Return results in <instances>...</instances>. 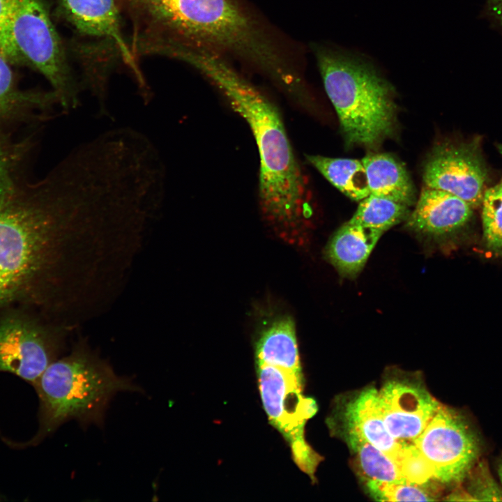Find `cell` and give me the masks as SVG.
I'll return each instance as SVG.
<instances>
[{"instance_id":"obj_12","label":"cell","mask_w":502,"mask_h":502,"mask_svg":"<svg viewBox=\"0 0 502 502\" xmlns=\"http://www.w3.org/2000/svg\"><path fill=\"white\" fill-rule=\"evenodd\" d=\"M378 393L385 425L400 443H413L442 405L418 377L403 372L386 379Z\"/></svg>"},{"instance_id":"obj_15","label":"cell","mask_w":502,"mask_h":502,"mask_svg":"<svg viewBox=\"0 0 502 502\" xmlns=\"http://www.w3.org/2000/svg\"><path fill=\"white\" fill-rule=\"evenodd\" d=\"M473 209L452 194L425 185L407 217V225L416 232L445 235L463 227L471 218Z\"/></svg>"},{"instance_id":"obj_8","label":"cell","mask_w":502,"mask_h":502,"mask_svg":"<svg viewBox=\"0 0 502 502\" xmlns=\"http://www.w3.org/2000/svg\"><path fill=\"white\" fill-rule=\"evenodd\" d=\"M55 13L77 40L72 52L91 68L112 67L121 59L134 73L139 87L146 85L122 31L117 0H55Z\"/></svg>"},{"instance_id":"obj_14","label":"cell","mask_w":502,"mask_h":502,"mask_svg":"<svg viewBox=\"0 0 502 502\" xmlns=\"http://www.w3.org/2000/svg\"><path fill=\"white\" fill-rule=\"evenodd\" d=\"M0 55V126L40 123L50 119L59 101L52 91L22 89L10 68Z\"/></svg>"},{"instance_id":"obj_27","label":"cell","mask_w":502,"mask_h":502,"mask_svg":"<svg viewBox=\"0 0 502 502\" xmlns=\"http://www.w3.org/2000/svg\"><path fill=\"white\" fill-rule=\"evenodd\" d=\"M18 0H0V33L8 24Z\"/></svg>"},{"instance_id":"obj_10","label":"cell","mask_w":502,"mask_h":502,"mask_svg":"<svg viewBox=\"0 0 502 502\" xmlns=\"http://www.w3.org/2000/svg\"><path fill=\"white\" fill-rule=\"evenodd\" d=\"M443 484L459 483L480 459L482 443L469 419L457 410L441 405L414 441Z\"/></svg>"},{"instance_id":"obj_1","label":"cell","mask_w":502,"mask_h":502,"mask_svg":"<svg viewBox=\"0 0 502 502\" xmlns=\"http://www.w3.org/2000/svg\"><path fill=\"white\" fill-rule=\"evenodd\" d=\"M114 236L104 188L77 158L24 181L0 204V310L29 306L73 326L101 288Z\"/></svg>"},{"instance_id":"obj_17","label":"cell","mask_w":502,"mask_h":502,"mask_svg":"<svg viewBox=\"0 0 502 502\" xmlns=\"http://www.w3.org/2000/svg\"><path fill=\"white\" fill-rule=\"evenodd\" d=\"M370 194L385 197L408 206L414 204L413 184L406 168L388 153H370L361 160Z\"/></svg>"},{"instance_id":"obj_28","label":"cell","mask_w":502,"mask_h":502,"mask_svg":"<svg viewBox=\"0 0 502 502\" xmlns=\"http://www.w3.org/2000/svg\"><path fill=\"white\" fill-rule=\"evenodd\" d=\"M492 14L502 24V0H487Z\"/></svg>"},{"instance_id":"obj_22","label":"cell","mask_w":502,"mask_h":502,"mask_svg":"<svg viewBox=\"0 0 502 502\" xmlns=\"http://www.w3.org/2000/svg\"><path fill=\"white\" fill-rule=\"evenodd\" d=\"M346 441L357 453L360 468L368 480L383 483L406 482L389 455L361 439L349 437Z\"/></svg>"},{"instance_id":"obj_20","label":"cell","mask_w":502,"mask_h":502,"mask_svg":"<svg viewBox=\"0 0 502 502\" xmlns=\"http://www.w3.org/2000/svg\"><path fill=\"white\" fill-rule=\"evenodd\" d=\"M307 162L342 193L354 201L370 195L365 170L361 160L307 155Z\"/></svg>"},{"instance_id":"obj_9","label":"cell","mask_w":502,"mask_h":502,"mask_svg":"<svg viewBox=\"0 0 502 502\" xmlns=\"http://www.w3.org/2000/svg\"><path fill=\"white\" fill-rule=\"evenodd\" d=\"M259 393L270 423L289 443L294 462L313 474L317 456L306 443L304 425L317 411L315 402L302 395V374L257 364Z\"/></svg>"},{"instance_id":"obj_16","label":"cell","mask_w":502,"mask_h":502,"mask_svg":"<svg viewBox=\"0 0 502 502\" xmlns=\"http://www.w3.org/2000/svg\"><path fill=\"white\" fill-rule=\"evenodd\" d=\"M383 234L348 221L332 236L326 248V256L342 275L355 277Z\"/></svg>"},{"instance_id":"obj_5","label":"cell","mask_w":502,"mask_h":502,"mask_svg":"<svg viewBox=\"0 0 502 502\" xmlns=\"http://www.w3.org/2000/svg\"><path fill=\"white\" fill-rule=\"evenodd\" d=\"M313 52L347 144L374 147L390 136L396 120L392 86L360 56L322 45Z\"/></svg>"},{"instance_id":"obj_18","label":"cell","mask_w":502,"mask_h":502,"mask_svg":"<svg viewBox=\"0 0 502 502\" xmlns=\"http://www.w3.org/2000/svg\"><path fill=\"white\" fill-rule=\"evenodd\" d=\"M255 348L257 364L301 374L296 328L291 318L282 317L273 321L262 332Z\"/></svg>"},{"instance_id":"obj_26","label":"cell","mask_w":502,"mask_h":502,"mask_svg":"<svg viewBox=\"0 0 502 502\" xmlns=\"http://www.w3.org/2000/svg\"><path fill=\"white\" fill-rule=\"evenodd\" d=\"M468 478L467 492L478 501H502V488L489 472L486 460H478L471 469Z\"/></svg>"},{"instance_id":"obj_11","label":"cell","mask_w":502,"mask_h":502,"mask_svg":"<svg viewBox=\"0 0 502 502\" xmlns=\"http://www.w3.org/2000/svg\"><path fill=\"white\" fill-rule=\"evenodd\" d=\"M487 174L479 144L473 140L436 147L425 165L423 181L425 186L452 194L474 208L481 204Z\"/></svg>"},{"instance_id":"obj_7","label":"cell","mask_w":502,"mask_h":502,"mask_svg":"<svg viewBox=\"0 0 502 502\" xmlns=\"http://www.w3.org/2000/svg\"><path fill=\"white\" fill-rule=\"evenodd\" d=\"M71 328L29 306L0 310V372L33 384L59 358Z\"/></svg>"},{"instance_id":"obj_3","label":"cell","mask_w":502,"mask_h":502,"mask_svg":"<svg viewBox=\"0 0 502 502\" xmlns=\"http://www.w3.org/2000/svg\"><path fill=\"white\" fill-rule=\"evenodd\" d=\"M186 63L209 79L249 126L259 158L262 214L278 231L295 233L305 218L307 188L277 107L223 56L196 50L188 54Z\"/></svg>"},{"instance_id":"obj_24","label":"cell","mask_w":502,"mask_h":502,"mask_svg":"<svg viewBox=\"0 0 502 502\" xmlns=\"http://www.w3.org/2000/svg\"><path fill=\"white\" fill-rule=\"evenodd\" d=\"M395 457L402 477L408 482L423 485L434 479L432 467L413 443H401Z\"/></svg>"},{"instance_id":"obj_13","label":"cell","mask_w":502,"mask_h":502,"mask_svg":"<svg viewBox=\"0 0 502 502\" xmlns=\"http://www.w3.org/2000/svg\"><path fill=\"white\" fill-rule=\"evenodd\" d=\"M339 412L345 439H361L395 459L402 443L390 434L385 425L376 388L367 387L354 393L344 402Z\"/></svg>"},{"instance_id":"obj_25","label":"cell","mask_w":502,"mask_h":502,"mask_svg":"<svg viewBox=\"0 0 502 502\" xmlns=\"http://www.w3.org/2000/svg\"><path fill=\"white\" fill-rule=\"evenodd\" d=\"M367 487L372 495L379 501H434L420 485L409 482L383 483L368 480Z\"/></svg>"},{"instance_id":"obj_2","label":"cell","mask_w":502,"mask_h":502,"mask_svg":"<svg viewBox=\"0 0 502 502\" xmlns=\"http://www.w3.org/2000/svg\"><path fill=\"white\" fill-rule=\"evenodd\" d=\"M132 25L135 57L172 47L229 54L254 66L284 92L301 80L286 54L259 19L238 0H117Z\"/></svg>"},{"instance_id":"obj_30","label":"cell","mask_w":502,"mask_h":502,"mask_svg":"<svg viewBox=\"0 0 502 502\" xmlns=\"http://www.w3.org/2000/svg\"><path fill=\"white\" fill-rule=\"evenodd\" d=\"M497 471L499 473V476L500 478V480L502 483V454L500 458L499 459L498 464H497Z\"/></svg>"},{"instance_id":"obj_29","label":"cell","mask_w":502,"mask_h":502,"mask_svg":"<svg viewBox=\"0 0 502 502\" xmlns=\"http://www.w3.org/2000/svg\"><path fill=\"white\" fill-rule=\"evenodd\" d=\"M448 500L450 501H475L476 500L471 496L467 490L463 489H457L453 494L449 496Z\"/></svg>"},{"instance_id":"obj_6","label":"cell","mask_w":502,"mask_h":502,"mask_svg":"<svg viewBox=\"0 0 502 502\" xmlns=\"http://www.w3.org/2000/svg\"><path fill=\"white\" fill-rule=\"evenodd\" d=\"M0 55L45 77L63 112L79 105V84L44 0L17 1L0 33Z\"/></svg>"},{"instance_id":"obj_23","label":"cell","mask_w":502,"mask_h":502,"mask_svg":"<svg viewBox=\"0 0 502 502\" xmlns=\"http://www.w3.org/2000/svg\"><path fill=\"white\" fill-rule=\"evenodd\" d=\"M480 206L486 245L494 253L502 256V178L485 190Z\"/></svg>"},{"instance_id":"obj_4","label":"cell","mask_w":502,"mask_h":502,"mask_svg":"<svg viewBox=\"0 0 502 502\" xmlns=\"http://www.w3.org/2000/svg\"><path fill=\"white\" fill-rule=\"evenodd\" d=\"M40 401V430L35 441L75 420L83 427L103 423L106 409L119 392H142L81 339L70 353L50 364L33 384Z\"/></svg>"},{"instance_id":"obj_19","label":"cell","mask_w":502,"mask_h":502,"mask_svg":"<svg viewBox=\"0 0 502 502\" xmlns=\"http://www.w3.org/2000/svg\"><path fill=\"white\" fill-rule=\"evenodd\" d=\"M0 126V204L26 181L27 165L36 147L33 134L18 139Z\"/></svg>"},{"instance_id":"obj_21","label":"cell","mask_w":502,"mask_h":502,"mask_svg":"<svg viewBox=\"0 0 502 502\" xmlns=\"http://www.w3.org/2000/svg\"><path fill=\"white\" fill-rule=\"evenodd\" d=\"M408 206L370 194L360 200L349 222L383 233L409 215Z\"/></svg>"}]
</instances>
